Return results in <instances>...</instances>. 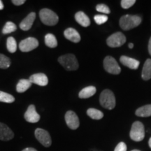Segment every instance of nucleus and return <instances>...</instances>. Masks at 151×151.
<instances>
[{"label": "nucleus", "instance_id": "obj_10", "mask_svg": "<svg viewBox=\"0 0 151 151\" xmlns=\"http://www.w3.org/2000/svg\"><path fill=\"white\" fill-rule=\"evenodd\" d=\"M65 121L68 127L73 130L78 129L79 124H80L78 116L72 111H68L66 113Z\"/></svg>", "mask_w": 151, "mask_h": 151}, {"label": "nucleus", "instance_id": "obj_2", "mask_svg": "<svg viewBox=\"0 0 151 151\" xmlns=\"http://www.w3.org/2000/svg\"><path fill=\"white\" fill-rule=\"evenodd\" d=\"M58 62L67 71H76L78 69V60L74 55L67 54L60 56Z\"/></svg>", "mask_w": 151, "mask_h": 151}, {"label": "nucleus", "instance_id": "obj_16", "mask_svg": "<svg viewBox=\"0 0 151 151\" xmlns=\"http://www.w3.org/2000/svg\"><path fill=\"white\" fill-rule=\"evenodd\" d=\"M64 36L68 40L71 41L73 43H78L81 41V36L75 29L72 27L67 28L64 32Z\"/></svg>", "mask_w": 151, "mask_h": 151}, {"label": "nucleus", "instance_id": "obj_15", "mask_svg": "<svg viewBox=\"0 0 151 151\" xmlns=\"http://www.w3.org/2000/svg\"><path fill=\"white\" fill-rule=\"evenodd\" d=\"M120 61L124 66H126L129 69H134V70L137 69L139 67V65H140V62L137 60L124 55L120 57Z\"/></svg>", "mask_w": 151, "mask_h": 151}, {"label": "nucleus", "instance_id": "obj_25", "mask_svg": "<svg viewBox=\"0 0 151 151\" xmlns=\"http://www.w3.org/2000/svg\"><path fill=\"white\" fill-rule=\"evenodd\" d=\"M17 27L14 22L8 21L5 24V25L4 26L2 29V33L4 35H8L11 32H14L16 31Z\"/></svg>", "mask_w": 151, "mask_h": 151}, {"label": "nucleus", "instance_id": "obj_5", "mask_svg": "<svg viewBox=\"0 0 151 151\" xmlns=\"http://www.w3.org/2000/svg\"><path fill=\"white\" fill-rule=\"evenodd\" d=\"M129 136L132 140L137 141V142L141 141L144 139L145 129L142 122L136 121L132 124Z\"/></svg>", "mask_w": 151, "mask_h": 151}, {"label": "nucleus", "instance_id": "obj_38", "mask_svg": "<svg viewBox=\"0 0 151 151\" xmlns=\"http://www.w3.org/2000/svg\"><path fill=\"white\" fill-rule=\"evenodd\" d=\"M132 151H141V150H132Z\"/></svg>", "mask_w": 151, "mask_h": 151}, {"label": "nucleus", "instance_id": "obj_34", "mask_svg": "<svg viewBox=\"0 0 151 151\" xmlns=\"http://www.w3.org/2000/svg\"><path fill=\"white\" fill-rule=\"evenodd\" d=\"M22 151H37V150L34 148H24V150H22Z\"/></svg>", "mask_w": 151, "mask_h": 151}, {"label": "nucleus", "instance_id": "obj_32", "mask_svg": "<svg viewBox=\"0 0 151 151\" xmlns=\"http://www.w3.org/2000/svg\"><path fill=\"white\" fill-rule=\"evenodd\" d=\"M25 0H12V3L16 6H20L23 4L25 3Z\"/></svg>", "mask_w": 151, "mask_h": 151}, {"label": "nucleus", "instance_id": "obj_23", "mask_svg": "<svg viewBox=\"0 0 151 151\" xmlns=\"http://www.w3.org/2000/svg\"><path fill=\"white\" fill-rule=\"evenodd\" d=\"M87 114L93 120H100L104 117V113L96 109H89L87 111Z\"/></svg>", "mask_w": 151, "mask_h": 151}, {"label": "nucleus", "instance_id": "obj_33", "mask_svg": "<svg viewBox=\"0 0 151 151\" xmlns=\"http://www.w3.org/2000/svg\"><path fill=\"white\" fill-rule=\"evenodd\" d=\"M148 52L149 54L151 55V37L149 39V42H148Z\"/></svg>", "mask_w": 151, "mask_h": 151}, {"label": "nucleus", "instance_id": "obj_18", "mask_svg": "<svg viewBox=\"0 0 151 151\" xmlns=\"http://www.w3.org/2000/svg\"><path fill=\"white\" fill-rule=\"evenodd\" d=\"M97 92V89L94 86H88L79 92L78 97L81 99H88L92 97Z\"/></svg>", "mask_w": 151, "mask_h": 151}, {"label": "nucleus", "instance_id": "obj_1", "mask_svg": "<svg viewBox=\"0 0 151 151\" xmlns=\"http://www.w3.org/2000/svg\"><path fill=\"white\" fill-rule=\"evenodd\" d=\"M141 22V18L139 16H132L127 14L120 18L119 23L122 29L127 31L138 27Z\"/></svg>", "mask_w": 151, "mask_h": 151}, {"label": "nucleus", "instance_id": "obj_6", "mask_svg": "<svg viewBox=\"0 0 151 151\" xmlns=\"http://www.w3.org/2000/svg\"><path fill=\"white\" fill-rule=\"evenodd\" d=\"M104 67L107 72L118 75L121 72V69L116 60L111 56H106L104 60Z\"/></svg>", "mask_w": 151, "mask_h": 151}, {"label": "nucleus", "instance_id": "obj_7", "mask_svg": "<svg viewBox=\"0 0 151 151\" xmlns=\"http://www.w3.org/2000/svg\"><path fill=\"white\" fill-rule=\"evenodd\" d=\"M35 135L36 139L44 147L48 148L51 146V137H50V134L46 130L41 129V128H37L35 132Z\"/></svg>", "mask_w": 151, "mask_h": 151}, {"label": "nucleus", "instance_id": "obj_30", "mask_svg": "<svg viewBox=\"0 0 151 151\" xmlns=\"http://www.w3.org/2000/svg\"><path fill=\"white\" fill-rule=\"evenodd\" d=\"M135 3V0H122L121 6L124 9H127L132 7Z\"/></svg>", "mask_w": 151, "mask_h": 151}, {"label": "nucleus", "instance_id": "obj_19", "mask_svg": "<svg viewBox=\"0 0 151 151\" xmlns=\"http://www.w3.org/2000/svg\"><path fill=\"white\" fill-rule=\"evenodd\" d=\"M141 77L144 81H148L151 78V59H147L145 62Z\"/></svg>", "mask_w": 151, "mask_h": 151}, {"label": "nucleus", "instance_id": "obj_11", "mask_svg": "<svg viewBox=\"0 0 151 151\" xmlns=\"http://www.w3.org/2000/svg\"><path fill=\"white\" fill-rule=\"evenodd\" d=\"M24 118L25 120L28 122L31 123H36L38 122L40 120V116L36 111L35 106L31 104L29 106L27 111L24 115Z\"/></svg>", "mask_w": 151, "mask_h": 151}, {"label": "nucleus", "instance_id": "obj_9", "mask_svg": "<svg viewBox=\"0 0 151 151\" xmlns=\"http://www.w3.org/2000/svg\"><path fill=\"white\" fill-rule=\"evenodd\" d=\"M39 46V41L36 38L28 37L20 41L19 48L23 52H27L35 50Z\"/></svg>", "mask_w": 151, "mask_h": 151}, {"label": "nucleus", "instance_id": "obj_17", "mask_svg": "<svg viewBox=\"0 0 151 151\" xmlns=\"http://www.w3.org/2000/svg\"><path fill=\"white\" fill-rule=\"evenodd\" d=\"M75 20L79 24L84 27H88L90 24V18L83 11H78L75 14Z\"/></svg>", "mask_w": 151, "mask_h": 151}, {"label": "nucleus", "instance_id": "obj_35", "mask_svg": "<svg viewBox=\"0 0 151 151\" xmlns=\"http://www.w3.org/2000/svg\"><path fill=\"white\" fill-rule=\"evenodd\" d=\"M4 6L2 1H1V0H0V10H2V9H4Z\"/></svg>", "mask_w": 151, "mask_h": 151}, {"label": "nucleus", "instance_id": "obj_27", "mask_svg": "<svg viewBox=\"0 0 151 151\" xmlns=\"http://www.w3.org/2000/svg\"><path fill=\"white\" fill-rule=\"evenodd\" d=\"M10 58L6 56L5 55L0 54V69H8L11 65Z\"/></svg>", "mask_w": 151, "mask_h": 151}, {"label": "nucleus", "instance_id": "obj_29", "mask_svg": "<svg viewBox=\"0 0 151 151\" xmlns=\"http://www.w3.org/2000/svg\"><path fill=\"white\" fill-rule=\"evenodd\" d=\"M96 10H97L98 12L102 13V14H109L111 13L110 9L109 8L108 6L106 4H100L97 5L96 6Z\"/></svg>", "mask_w": 151, "mask_h": 151}, {"label": "nucleus", "instance_id": "obj_8", "mask_svg": "<svg viewBox=\"0 0 151 151\" xmlns=\"http://www.w3.org/2000/svg\"><path fill=\"white\" fill-rule=\"evenodd\" d=\"M126 42V37L122 32H116L106 39L107 45L111 48H118Z\"/></svg>", "mask_w": 151, "mask_h": 151}, {"label": "nucleus", "instance_id": "obj_21", "mask_svg": "<svg viewBox=\"0 0 151 151\" xmlns=\"http://www.w3.org/2000/svg\"><path fill=\"white\" fill-rule=\"evenodd\" d=\"M135 114L136 116L143 117V118L151 116V104L143 106L139 108L136 111Z\"/></svg>", "mask_w": 151, "mask_h": 151}, {"label": "nucleus", "instance_id": "obj_20", "mask_svg": "<svg viewBox=\"0 0 151 151\" xmlns=\"http://www.w3.org/2000/svg\"><path fill=\"white\" fill-rule=\"evenodd\" d=\"M32 83L30 82L29 80L27 79H21L19 81L16 86V91L19 93H22L29 89L30 87L32 86Z\"/></svg>", "mask_w": 151, "mask_h": 151}, {"label": "nucleus", "instance_id": "obj_12", "mask_svg": "<svg viewBox=\"0 0 151 151\" xmlns=\"http://www.w3.org/2000/svg\"><path fill=\"white\" fill-rule=\"evenodd\" d=\"M14 133L6 124L0 122V140L8 141L14 139Z\"/></svg>", "mask_w": 151, "mask_h": 151}, {"label": "nucleus", "instance_id": "obj_13", "mask_svg": "<svg viewBox=\"0 0 151 151\" xmlns=\"http://www.w3.org/2000/svg\"><path fill=\"white\" fill-rule=\"evenodd\" d=\"M29 80L32 83H35L39 86H46L48 83V78L44 73H39L32 75Z\"/></svg>", "mask_w": 151, "mask_h": 151}, {"label": "nucleus", "instance_id": "obj_4", "mask_svg": "<svg viewBox=\"0 0 151 151\" xmlns=\"http://www.w3.org/2000/svg\"><path fill=\"white\" fill-rule=\"evenodd\" d=\"M41 22L46 25L53 26L59 21V18L54 11L49 9H43L39 12Z\"/></svg>", "mask_w": 151, "mask_h": 151}, {"label": "nucleus", "instance_id": "obj_14", "mask_svg": "<svg viewBox=\"0 0 151 151\" xmlns=\"http://www.w3.org/2000/svg\"><path fill=\"white\" fill-rule=\"evenodd\" d=\"M36 18V14L35 12L30 13L28 16L22 20L20 23V28L23 31H28L31 29L32 26L35 22Z\"/></svg>", "mask_w": 151, "mask_h": 151}, {"label": "nucleus", "instance_id": "obj_36", "mask_svg": "<svg viewBox=\"0 0 151 151\" xmlns=\"http://www.w3.org/2000/svg\"><path fill=\"white\" fill-rule=\"evenodd\" d=\"M128 47H129V48L130 49L133 48L134 44H133V43H129V44H128Z\"/></svg>", "mask_w": 151, "mask_h": 151}, {"label": "nucleus", "instance_id": "obj_28", "mask_svg": "<svg viewBox=\"0 0 151 151\" xmlns=\"http://www.w3.org/2000/svg\"><path fill=\"white\" fill-rule=\"evenodd\" d=\"M94 20L96 23L100 25V24H104L105 22H107V20H108V16L106 15H96L94 17Z\"/></svg>", "mask_w": 151, "mask_h": 151}, {"label": "nucleus", "instance_id": "obj_26", "mask_svg": "<svg viewBox=\"0 0 151 151\" xmlns=\"http://www.w3.org/2000/svg\"><path fill=\"white\" fill-rule=\"evenodd\" d=\"M15 101V98L11 94L6 92L0 91V101L4 103H13Z\"/></svg>", "mask_w": 151, "mask_h": 151}, {"label": "nucleus", "instance_id": "obj_22", "mask_svg": "<svg viewBox=\"0 0 151 151\" xmlns=\"http://www.w3.org/2000/svg\"><path fill=\"white\" fill-rule=\"evenodd\" d=\"M45 43L49 48H53L58 46V41L55 35L49 33L45 36Z\"/></svg>", "mask_w": 151, "mask_h": 151}, {"label": "nucleus", "instance_id": "obj_24", "mask_svg": "<svg viewBox=\"0 0 151 151\" xmlns=\"http://www.w3.org/2000/svg\"><path fill=\"white\" fill-rule=\"evenodd\" d=\"M7 50L11 53H14L17 50V43L16 39L14 37H9L6 40Z\"/></svg>", "mask_w": 151, "mask_h": 151}, {"label": "nucleus", "instance_id": "obj_37", "mask_svg": "<svg viewBox=\"0 0 151 151\" xmlns=\"http://www.w3.org/2000/svg\"><path fill=\"white\" fill-rule=\"evenodd\" d=\"M148 144H149V146H150V148H151V137L150 138V139H149V141H148Z\"/></svg>", "mask_w": 151, "mask_h": 151}, {"label": "nucleus", "instance_id": "obj_3", "mask_svg": "<svg viewBox=\"0 0 151 151\" xmlns=\"http://www.w3.org/2000/svg\"><path fill=\"white\" fill-rule=\"evenodd\" d=\"M99 102L104 108L112 110L116 106V97L110 90H103L99 97Z\"/></svg>", "mask_w": 151, "mask_h": 151}, {"label": "nucleus", "instance_id": "obj_31", "mask_svg": "<svg viewBox=\"0 0 151 151\" xmlns=\"http://www.w3.org/2000/svg\"><path fill=\"white\" fill-rule=\"evenodd\" d=\"M114 151H127V145L124 142H120L117 145Z\"/></svg>", "mask_w": 151, "mask_h": 151}]
</instances>
